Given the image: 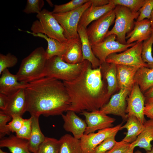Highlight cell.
<instances>
[{
	"mask_svg": "<svg viewBox=\"0 0 153 153\" xmlns=\"http://www.w3.org/2000/svg\"><path fill=\"white\" fill-rule=\"evenodd\" d=\"M122 123L110 128L99 130L97 132L84 134L80 139L83 153H92L94 149L108 137L116 135Z\"/></svg>",
	"mask_w": 153,
	"mask_h": 153,
	"instance_id": "cell-13",
	"label": "cell"
},
{
	"mask_svg": "<svg viewBox=\"0 0 153 153\" xmlns=\"http://www.w3.org/2000/svg\"><path fill=\"white\" fill-rule=\"evenodd\" d=\"M47 60L42 47L35 49L22 61L16 74L18 81L28 83L42 78Z\"/></svg>",
	"mask_w": 153,
	"mask_h": 153,
	"instance_id": "cell-3",
	"label": "cell"
},
{
	"mask_svg": "<svg viewBox=\"0 0 153 153\" xmlns=\"http://www.w3.org/2000/svg\"><path fill=\"white\" fill-rule=\"evenodd\" d=\"M146 153H153V146L152 147L150 150L146 151Z\"/></svg>",
	"mask_w": 153,
	"mask_h": 153,
	"instance_id": "cell-49",
	"label": "cell"
},
{
	"mask_svg": "<svg viewBox=\"0 0 153 153\" xmlns=\"http://www.w3.org/2000/svg\"><path fill=\"white\" fill-rule=\"evenodd\" d=\"M130 144L122 140L118 142L112 148L106 153H124L129 148Z\"/></svg>",
	"mask_w": 153,
	"mask_h": 153,
	"instance_id": "cell-42",
	"label": "cell"
},
{
	"mask_svg": "<svg viewBox=\"0 0 153 153\" xmlns=\"http://www.w3.org/2000/svg\"><path fill=\"white\" fill-rule=\"evenodd\" d=\"M81 114L84 116L87 124L85 134L112 127L113 123L116 120L115 118L101 112L99 110L92 112L84 110Z\"/></svg>",
	"mask_w": 153,
	"mask_h": 153,
	"instance_id": "cell-14",
	"label": "cell"
},
{
	"mask_svg": "<svg viewBox=\"0 0 153 153\" xmlns=\"http://www.w3.org/2000/svg\"><path fill=\"white\" fill-rule=\"evenodd\" d=\"M134 153H143L141 152L139 150H137L135 151Z\"/></svg>",
	"mask_w": 153,
	"mask_h": 153,
	"instance_id": "cell-50",
	"label": "cell"
},
{
	"mask_svg": "<svg viewBox=\"0 0 153 153\" xmlns=\"http://www.w3.org/2000/svg\"><path fill=\"white\" fill-rule=\"evenodd\" d=\"M100 67L102 78L106 81L107 95L110 98L118 89L116 65L105 62L101 64Z\"/></svg>",
	"mask_w": 153,
	"mask_h": 153,
	"instance_id": "cell-24",
	"label": "cell"
},
{
	"mask_svg": "<svg viewBox=\"0 0 153 153\" xmlns=\"http://www.w3.org/2000/svg\"><path fill=\"white\" fill-rule=\"evenodd\" d=\"M12 118L10 116L0 111V138L4 137L6 135H10V132L8 129L7 123Z\"/></svg>",
	"mask_w": 153,
	"mask_h": 153,
	"instance_id": "cell-40",
	"label": "cell"
},
{
	"mask_svg": "<svg viewBox=\"0 0 153 153\" xmlns=\"http://www.w3.org/2000/svg\"><path fill=\"white\" fill-rule=\"evenodd\" d=\"M92 5L90 0L81 7L72 11L53 15L64 30L68 39L80 38L77 28L80 18L84 11Z\"/></svg>",
	"mask_w": 153,
	"mask_h": 153,
	"instance_id": "cell-7",
	"label": "cell"
},
{
	"mask_svg": "<svg viewBox=\"0 0 153 153\" xmlns=\"http://www.w3.org/2000/svg\"><path fill=\"white\" fill-rule=\"evenodd\" d=\"M47 1L48 2V4L50 5L51 6H52V3L51 2V1L50 2V3L49 1V0H48V1L47 0Z\"/></svg>",
	"mask_w": 153,
	"mask_h": 153,
	"instance_id": "cell-52",
	"label": "cell"
},
{
	"mask_svg": "<svg viewBox=\"0 0 153 153\" xmlns=\"http://www.w3.org/2000/svg\"><path fill=\"white\" fill-rule=\"evenodd\" d=\"M87 28L78 25L77 31L81 41L83 54V61L87 60L91 63L93 69L99 67L101 64L99 60L94 54L91 45L87 36Z\"/></svg>",
	"mask_w": 153,
	"mask_h": 153,
	"instance_id": "cell-22",
	"label": "cell"
},
{
	"mask_svg": "<svg viewBox=\"0 0 153 153\" xmlns=\"http://www.w3.org/2000/svg\"><path fill=\"white\" fill-rule=\"evenodd\" d=\"M131 91L125 88L112 95L109 101L99 110L106 114H112L121 117L124 121H127L128 116L126 112V99Z\"/></svg>",
	"mask_w": 153,
	"mask_h": 153,
	"instance_id": "cell-11",
	"label": "cell"
},
{
	"mask_svg": "<svg viewBox=\"0 0 153 153\" xmlns=\"http://www.w3.org/2000/svg\"><path fill=\"white\" fill-rule=\"evenodd\" d=\"M126 110L128 117L133 116L144 124L146 121L144 114L145 98L138 85L134 84L130 93L126 99Z\"/></svg>",
	"mask_w": 153,
	"mask_h": 153,
	"instance_id": "cell-12",
	"label": "cell"
},
{
	"mask_svg": "<svg viewBox=\"0 0 153 153\" xmlns=\"http://www.w3.org/2000/svg\"><path fill=\"white\" fill-rule=\"evenodd\" d=\"M59 140L60 145L59 153H83L80 139L66 134Z\"/></svg>",
	"mask_w": 153,
	"mask_h": 153,
	"instance_id": "cell-30",
	"label": "cell"
},
{
	"mask_svg": "<svg viewBox=\"0 0 153 153\" xmlns=\"http://www.w3.org/2000/svg\"><path fill=\"white\" fill-rule=\"evenodd\" d=\"M60 145L59 140L46 137L39 148L38 153H59Z\"/></svg>",
	"mask_w": 153,
	"mask_h": 153,
	"instance_id": "cell-32",
	"label": "cell"
},
{
	"mask_svg": "<svg viewBox=\"0 0 153 153\" xmlns=\"http://www.w3.org/2000/svg\"><path fill=\"white\" fill-rule=\"evenodd\" d=\"M12 120L8 124V127L10 132H16L18 131L22 126L24 119L22 116L17 115L11 116Z\"/></svg>",
	"mask_w": 153,
	"mask_h": 153,
	"instance_id": "cell-41",
	"label": "cell"
},
{
	"mask_svg": "<svg viewBox=\"0 0 153 153\" xmlns=\"http://www.w3.org/2000/svg\"><path fill=\"white\" fill-rule=\"evenodd\" d=\"M8 100V96L0 93V109L1 110L4 111L6 109Z\"/></svg>",
	"mask_w": 153,
	"mask_h": 153,
	"instance_id": "cell-44",
	"label": "cell"
},
{
	"mask_svg": "<svg viewBox=\"0 0 153 153\" xmlns=\"http://www.w3.org/2000/svg\"><path fill=\"white\" fill-rule=\"evenodd\" d=\"M63 82L70 98L68 110L81 113L99 110L109 100L100 67L93 69L88 61L76 79Z\"/></svg>",
	"mask_w": 153,
	"mask_h": 153,
	"instance_id": "cell-1",
	"label": "cell"
},
{
	"mask_svg": "<svg viewBox=\"0 0 153 153\" xmlns=\"http://www.w3.org/2000/svg\"><path fill=\"white\" fill-rule=\"evenodd\" d=\"M25 90L26 111L31 116H61L68 110L69 97L60 80L42 77L28 83Z\"/></svg>",
	"mask_w": 153,
	"mask_h": 153,
	"instance_id": "cell-2",
	"label": "cell"
},
{
	"mask_svg": "<svg viewBox=\"0 0 153 153\" xmlns=\"http://www.w3.org/2000/svg\"><path fill=\"white\" fill-rule=\"evenodd\" d=\"M144 128V124L136 117L133 116L128 117L126 123L120 128L121 130L124 129L127 130L126 136L122 140L128 143H133L136 140Z\"/></svg>",
	"mask_w": 153,
	"mask_h": 153,
	"instance_id": "cell-26",
	"label": "cell"
},
{
	"mask_svg": "<svg viewBox=\"0 0 153 153\" xmlns=\"http://www.w3.org/2000/svg\"><path fill=\"white\" fill-rule=\"evenodd\" d=\"M62 59L66 62L71 64H76L83 61L82 44L80 38L73 40Z\"/></svg>",
	"mask_w": 153,
	"mask_h": 153,
	"instance_id": "cell-28",
	"label": "cell"
},
{
	"mask_svg": "<svg viewBox=\"0 0 153 153\" xmlns=\"http://www.w3.org/2000/svg\"><path fill=\"white\" fill-rule=\"evenodd\" d=\"M116 135H114L105 139L94 149L92 153H106L112 148L118 142L115 139Z\"/></svg>",
	"mask_w": 153,
	"mask_h": 153,
	"instance_id": "cell-36",
	"label": "cell"
},
{
	"mask_svg": "<svg viewBox=\"0 0 153 153\" xmlns=\"http://www.w3.org/2000/svg\"><path fill=\"white\" fill-rule=\"evenodd\" d=\"M0 78V93L10 96L21 89L25 88L28 83L18 81L16 75L11 73L8 69L2 73Z\"/></svg>",
	"mask_w": 153,
	"mask_h": 153,
	"instance_id": "cell-17",
	"label": "cell"
},
{
	"mask_svg": "<svg viewBox=\"0 0 153 153\" xmlns=\"http://www.w3.org/2000/svg\"><path fill=\"white\" fill-rule=\"evenodd\" d=\"M18 62L17 57L10 53L6 55L0 54V75L5 69L15 65Z\"/></svg>",
	"mask_w": 153,
	"mask_h": 153,
	"instance_id": "cell-35",
	"label": "cell"
},
{
	"mask_svg": "<svg viewBox=\"0 0 153 153\" xmlns=\"http://www.w3.org/2000/svg\"><path fill=\"white\" fill-rule=\"evenodd\" d=\"M151 24L152 29V33H153V10L151 14V16L149 19Z\"/></svg>",
	"mask_w": 153,
	"mask_h": 153,
	"instance_id": "cell-48",
	"label": "cell"
},
{
	"mask_svg": "<svg viewBox=\"0 0 153 153\" xmlns=\"http://www.w3.org/2000/svg\"><path fill=\"white\" fill-rule=\"evenodd\" d=\"M152 33L150 20L145 19L141 21L135 22L133 28L126 36L127 44H130L136 41L143 42L148 39Z\"/></svg>",
	"mask_w": 153,
	"mask_h": 153,
	"instance_id": "cell-18",
	"label": "cell"
},
{
	"mask_svg": "<svg viewBox=\"0 0 153 153\" xmlns=\"http://www.w3.org/2000/svg\"><path fill=\"white\" fill-rule=\"evenodd\" d=\"M36 17L38 19L33 22L31 30L32 33H42L48 37L61 42H66L68 39L66 37L64 29L55 18L52 12L44 9Z\"/></svg>",
	"mask_w": 153,
	"mask_h": 153,
	"instance_id": "cell-5",
	"label": "cell"
},
{
	"mask_svg": "<svg viewBox=\"0 0 153 153\" xmlns=\"http://www.w3.org/2000/svg\"><path fill=\"white\" fill-rule=\"evenodd\" d=\"M26 32L35 37L43 38L47 41L48 46L45 52L47 60L55 56H58L62 59L69 46L75 39H69L67 42H61L42 33L35 34L28 31H26Z\"/></svg>",
	"mask_w": 153,
	"mask_h": 153,
	"instance_id": "cell-19",
	"label": "cell"
},
{
	"mask_svg": "<svg viewBox=\"0 0 153 153\" xmlns=\"http://www.w3.org/2000/svg\"><path fill=\"white\" fill-rule=\"evenodd\" d=\"M32 117V131L31 136L28 140L30 151L33 153H38L39 148L44 140L46 137L41 130L39 117L31 116Z\"/></svg>",
	"mask_w": 153,
	"mask_h": 153,
	"instance_id": "cell-27",
	"label": "cell"
},
{
	"mask_svg": "<svg viewBox=\"0 0 153 153\" xmlns=\"http://www.w3.org/2000/svg\"><path fill=\"white\" fill-rule=\"evenodd\" d=\"M92 5L95 7H101L109 3V0H90Z\"/></svg>",
	"mask_w": 153,
	"mask_h": 153,
	"instance_id": "cell-46",
	"label": "cell"
},
{
	"mask_svg": "<svg viewBox=\"0 0 153 153\" xmlns=\"http://www.w3.org/2000/svg\"><path fill=\"white\" fill-rule=\"evenodd\" d=\"M135 147L130 145L129 148L124 153H134L133 151Z\"/></svg>",
	"mask_w": 153,
	"mask_h": 153,
	"instance_id": "cell-47",
	"label": "cell"
},
{
	"mask_svg": "<svg viewBox=\"0 0 153 153\" xmlns=\"http://www.w3.org/2000/svg\"><path fill=\"white\" fill-rule=\"evenodd\" d=\"M44 4L43 0H27L25 8L23 10L27 14L39 13Z\"/></svg>",
	"mask_w": 153,
	"mask_h": 153,
	"instance_id": "cell-37",
	"label": "cell"
},
{
	"mask_svg": "<svg viewBox=\"0 0 153 153\" xmlns=\"http://www.w3.org/2000/svg\"><path fill=\"white\" fill-rule=\"evenodd\" d=\"M0 153H8L6 152L3 151L1 149H0Z\"/></svg>",
	"mask_w": 153,
	"mask_h": 153,
	"instance_id": "cell-51",
	"label": "cell"
},
{
	"mask_svg": "<svg viewBox=\"0 0 153 153\" xmlns=\"http://www.w3.org/2000/svg\"><path fill=\"white\" fill-rule=\"evenodd\" d=\"M153 10V0H145L144 2L139 10V15L137 21L145 19L149 20Z\"/></svg>",
	"mask_w": 153,
	"mask_h": 153,
	"instance_id": "cell-38",
	"label": "cell"
},
{
	"mask_svg": "<svg viewBox=\"0 0 153 153\" xmlns=\"http://www.w3.org/2000/svg\"><path fill=\"white\" fill-rule=\"evenodd\" d=\"M153 33L148 39L143 42L141 56L143 61L147 64L148 68H153V57L152 54Z\"/></svg>",
	"mask_w": 153,
	"mask_h": 153,
	"instance_id": "cell-31",
	"label": "cell"
},
{
	"mask_svg": "<svg viewBox=\"0 0 153 153\" xmlns=\"http://www.w3.org/2000/svg\"><path fill=\"white\" fill-rule=\"evenodd\" d=\"M144 1L145 0H109V3L115 6L119 5L125 7L133 12H138Z\"/></svg>",
	"mask_w": 153,
	"mask_h": 153,
	"instance_id": "cell-34",
	"label": "cell"
},
{
	"mask_svg": "<svg viewBox=\"0 0 153 153\" xmlns=\"http://www.w3.org/2000/svg\"><path fill=\"white\" fill-rule=\"evenodd\" d=\"M144 125L143 129L130 145L135 148L138 146L147 151L150 150L152 147L151 143L153 141V119L146 120Z\"/></svg>",
	"mask_w": 153,
	"mask_h": 153,
	"instance_id": "cell-25",
	"label": "cell"
},
{
	"mask_svg": "<svg viewBox=\"0 0 153 153\" xmlns=\"http://www.w3.org/2000/svg\"><path fill=\"white\" fill-rule=\"evenodd\" d=\"M144 95L145 98V103L153 101V86L144 92Z\"/></svg>",
	"mask_w": 153,
	"mask_h": 153,
	"instance_id": "cell-45",
	"label": "cell"
},
{
	"mask_svg": "<svg viewBox=\"0 0 153 153\" xmlns=\"http://www.w3.org/2000/svg\"><path fill=\"white\" fill-rule=\"evenodd\" d=\"M115 18L114 9L92 22L87 28V36L91 46L104 40L109 31L110 27L113 23Z\"/></svg>",
	"mask_w": 153,
	"mask_h": 153,
	"instance_id": "cell-9",
	"label": "cell"
},
{
	"mask_svg": "<svg viewBox=\"0 0 153 153\" xmlns=\"http://www.w3.org/2000/svg\"><path fill=\"white\" fill-rule=\"evenodd\" d=\"M0 147L8 148L11 153H31L29 149L28 140L12 134L0 139Z\"/></svg>",
	"mask_w": 153,
	"mask_h": 153,
	"instance_id": "cell-23",
	"label": "cell"
},
{
	"mask_svg": "<svg viewBox=\"0 0 153 153\" xmlns=\"http://www.w3.org/2000/svg\"><path fill=\"white\" fill-rule=\"evenodd\" d=\"M25 89H20L8 96L7 105L6 109L3 111L5 114L11 117L14 115L22 116L26 112L27 101Z\"/></svg>",
	"mask_w": 153,
	"mask_h": 153,
	"instance_id": "cell-16",
	"label": "cell"
},
{
	"mask_svg": "<svg viewBox=\"0 0 153 153\" xmlns=\"http://www.w3.org/2000/svg\"><path fill=\"white\" fill-rule=\"evenodd\" d=\"M116 18L112 29L108 32L106 37L111 35L116 36V40L123 44H126V35L132 30L134 25V20L138 18L139 13L133 12L123 6L117 5L114 9Z\"/></svg>",
	"mask_w": 153,
	"mask_h": 153,
	"instance_id": "cell-6",
	"label": "cell"
},
{
	"mask_svg": "<svg viewBox=\"0 0 153 153\" xmlns=\"http://www.w3.org/2000/svg\"><path fill=\"white\" fill-rule=\"evenodd\" d=\"M63 114L62 117L64 121L63 128L66 131L71 133L75 138L80 139L84 134L87 124L73 111L68 110Z\"/></svg>",
	"mask_w": 153,
	"mask_h": 153,
	"instance_id": "cell-15",
	"label": "cell"
},
{
	"mask_svg": "<svg viewBox=\"0 0 153 153\" xmlns=\"http://www.w3.org/2000/svg\"><path fill=\"white\" fill-rule=\"evenodd\" d=\"M88 60L76 64H71L55 56L47 60L42 77H49L63 81H70L80 74Z\"/></svg>",
	"mask_w": 153,
	"mask_h": 153,
	"instance_id": "cell-4",
	"label": "cell"
},
{
	"mask_svg": "<svg viewBox=\"0 0 153 153\" xmlns=\"http://www.w3.org/2000/svg\"><path fill=\"white\" fill-rule=\"evenodd\" d=\"M143 112L144 115L153 119V101L145 103Z\"/></svg>",
	"mask_w": 153,
	"mask_h": 153,
	"instance_id": "cell-43",
	"label": "cell"
},
{
	"mask_svg": "<svg viewBox=\"0 0 153 153\" xmlns=\"http://www.w3.org/2000/svg\"><path fill=\"white\" fill-rule=\"evenodd\" d=\"M142 43L143 42H136L133 46L121 53L110 54L107 57L106 62L139 68L143 67L148 68L147 64L143 61L141 58Z\"/></svg>",
	"mask_w": 153,
	"mask_h": 153,
	"instance_id": "cell-8",
	"label": "cell"
},
{
	"mask_svg": "<svg viewBox=\"0 0 153 153\" xmlns=\"http://www.w3.org/2000/svg\"><path fill=\"white\" fill-rule=\"evenodd\" d=\"M89 0H72L66 3L55 5L52 12L53 13H60L69 12L81 7Z\"/></svg>",
	"mask_w": 153,
	"mask_h": 153,
	"instance_id": "cell-33",
	"label": "cell"
},
{
	"mask_svg": "<svg viewBox=\"0 0 153 153\" xmlns=\"http://www.w3.org/2000/svg\"><path fill=\"white\" fill-rule=\"evenodd\" d=\"M115 6L110 3L101 7H95L91 5L82 14L78 25L87 28L90 23L114 10Z\"/></svg>",
	"mask_w": 153,
	"mask_h": 153,
	"instance_id": "cell-21",
	"label": "cell"
},
{
	"mask_svg": "<svg viewBox=\"0 0 153 153\" xmlns=\"http://www.w3.org/2000/svg\"><path fill=\"white\" fill-rule=\"evenodd\" d=\"M116 65L118 89H128L131 90L135 83L134 77L139 68L125 65Z\"/></svg>",
	"mask_w": 153,
	"mask_h": 153,
	"instance_id": "cell-20",
	"label": "cell"
},
{
	"mask_svg": "<svg viewBox=\"0 0 153 153\" xmlns=\"http://www.w3.org/2000/svg\"><path fill=\"white\" fill-rule=\"evenodd\" d=\"M32 117L24 119L22 126L20 129L16 133L18 137L29 140L32 131Z\"/></svg>",
	"mask_w": 153,
	"mask_h": 153,
	"instance_id": "cell-39",
	"label": "cell"
},
{
	"mask_svg": "<svg viewBox=\"0 0 153 153\" xmlns=\"http://www.w3.org/2000/svg\"><path fill=\"white\" fill-rule=\"evenodd\" d=\"M116 36L111 35L106 37L102 42L91 46L92 52L99 60L101 65L106 62L107 57L110 54L124 52L136 44L135 42L130 44H123L116 40Z\"/></svg>",
	"mask_w": 153,
	"mask_h": 153,
	"instance_id": "cell-10",
	"label": "cell"
},
{
	"mask_svg": "<svg viewBox=\"0 0 153 153\" xmlns=\"http://www.w3.org/2000/svg\"><path fill=\"white\" fill-rule=\"evenodd\" d=\"M134 80L144 93L153 86V68L144 67L139 68L135 75Z\"/></svg>",
	"mask_w": 153,
	"mask_h": 153,
	"instance_id": "cell-29",
	"label": "cell"
}]
</instances>
